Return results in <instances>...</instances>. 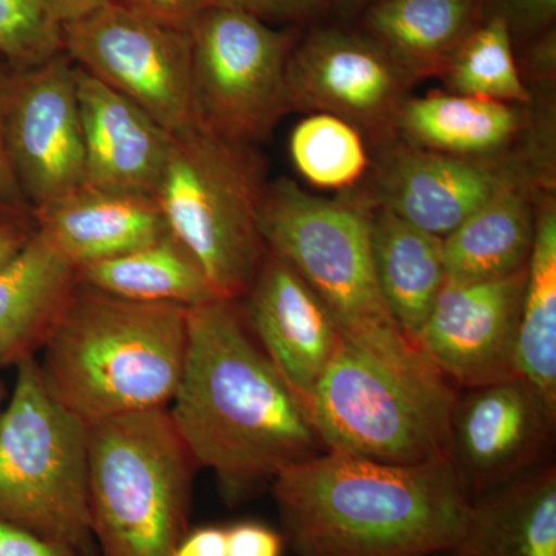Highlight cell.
I'll list each match as a JSON object with an SVG mask.
<instances>
[{
    "instance_id": "6da1fadb",
    "label": "cell",
    "mask_w": 556,
    "mask_h": 556,
    "mask_svg": "<svg viewBox=\"0 0 556 556\" xmlns=\"http://www.w3.org/2000/svg\"><path fill=\"white\" fill-rule=\"evenodd\" d=\"M167 413L193 463L215 475L229 506L327 452L308 409L233 300L215 298L188 308L185 368Z\"/></svg>"
},
{
    "instance_id": "7a4b0ae2",
    "label": "cell",
    "mask_w": 556,
    "mask_h": 556,
    "mask_svg": "<svg viewBox=\"0 0 556 556\" xmlns=\"http://www.w3.org/2000/svg\"><path fill=\"white\" fill-rule=\"evenodd\" d=\"M270 486L295 556L447 555L471 503L450 459L401 466L325 452Z\"/></svg>"
},
{
    "instance_id": "3957f363",
    "label": "cell",
    "mask_w": 556,
    "mask_h": 556,
    "mask_svg": "<svg viewBox=\"0 0 556 556\" xmlns=\"http://www.w3.org/2000/svg\"><path fill=\"white\" fill-rule=\"evenodd\" d=\"M188 351V308L78 283L38 361L50 396L87 426L169 407Z\"/></svg>"
},
{
    "instance_id": "277c9868",
    "label": "cell",
    "mask_w": 556,
    "mask_h": 556,
    "mask_svg": "<svg viewBox=\"0 0 556 556\" xmlns=\"http://www.w3.org/2000/svg\"><path fill=\"white\" fill-rule=\"evenodd\" d=\"M457 393L428 357L397 361L342 338L308 413L327 452L408 466L450 459Z\"/></svg>"
},
{
    "instance_id": "5b68a950",
    "label": "cell",
    "mask_w": 556,
    "mask_h": 556,
    "mask_svg": "<svg viewBox=\"0 0 556 556\" xmlns=\"http://www.w3.org/2000/svg\"><path fill=\"white\" fill-rule=\"evenodd\" d=\"M260 230L331 311L348 342L397 361L426 357L391 317L372 266L369 207L357 193L321 199L288 178L268 182Z\"/></svg>"
},
{
    "instance_id": "8992f818",
    "label": "cell",
    "mask_w": 556,
    "mask_h": 556,
    "mask_svg": "<svg viewBox=\"0 0 556 556\" xmlns=\"http://www.w3.org/2000/svg\"><path fill=\"white\" fill-rule=\"evenodd\" d=\"M265 164L251 144L206 126L172 135L155 199L169 232L219 299L239 302L268 254L260 230Z\"/></svg>"
},
{
    "instance_id": "52a82bcc",
    "label": "cell",
    "mask_w": 556,
    "mask_h": 556,
    "mask_svg": "<svg viewBox=\"0 0 556 556\" xmlns=\"http://www.w3.org/2000/svg\"><path fill=\"white\" fill-rule=\"evenodd\" d=\"M197 468L167 408L89 426V510L97 552L175 556L190 529Z\"/></svg>"
},
{
    "instance_id": "ba28073f",
    "label": "cell",
    "mask_w": 556,
    "mask_h": 556,
    "mask_svg": "<svg viewBox=\"0 0 556 556\" xmlns=\"http://www.w3.org/2000/svg\"><path fill=\"white\" fill-rule=\"evenodd\" d=\"M0 413V519L61 551L94 556L89 510V426L50 396L38 358L16 367Z\"/></svg>"
},
{
    "instance_id": "9c48e42d",
    "label": "cell",
    "mask_w": 556,
    "mask_h": 556,
    "mask_svg": "<svg viewBox=\"0 0 556 556\" xmlns=\"http://www.w3.org/2000/svg\"><path fill=\"white\" fill-rule=\"evenodd\" d=\"M299 28H276L243 11L208 5L190 27L201 124L243 144L269 137L292 112L287 65Z\"/></svg>"
},
{
    "instance_id": "30bf717a",
    "label": "cell",
    "mask_w": 556,
    "mask_h": 556,
    "mask_svg": "<svg viewBox=\"0 0 556 556\" xmlns=\"http://www.w3.org/2000/svg\"><path fill=\"white\" fill-rule=\"evenodd\" d=\"M62 40L78 67L135 102L170 135L200 126L190 28L108 0L62 25Z\"/></svg>"
},
{
    "instance_id": "8fae6325",
    "label": "cell",
    "mask_w": 556,
    "mask_h": 556,
    "mask_svg": "<svg viewBox=\"0 0 556 556\" xmlns=\"http://www.w3.org/2000/svg\"><path fill=\"white\" fill-rule=\"evenodd\" d=\"M287 87L292 112L338 116L380 149L396 141L412 86L357 27L311 25L289 54Z\"/></svg>"
},
{
    "instance_id": "7c38bea8",
    "label": "cell",
    "mask_w": 556,
    "mask_h": 556,
    "mask_svg": "<svg viewBox=\"0 0 556 556\" xmlns=\"http://www.w3.org/2000/svg\"><path fill=\"white\" fill-rule=\"evenodd\" d=\"M5 137L33 212L84 185L86 153L76 64L65 51L38 67L10 70Z\"/></svg>"
},
{
    "instance_id": "4fadbf2b",
    "label": "cell",
    "mask_w": 556,
    "mask_h": 556,
    "mask_svg": "<svg viewBox=\"0 0 556 556\" xmlns=\"http://www.w3.org/2000/svg\"><path fill=\"white\" fill-rule=\"evenodd\" d=\"M556 404L522 376L457 393L448 457L471 497L546 463Z\"/></svg>"
},
{
    "instance_id": "5bb4252c",
    "label": "cell",
    "mask_w": 556,
    "mask_h": 556,
    "mask_svg": "<svg viewBox=\"0 0 556 556\" xmlns=\"http://www.w3.org/2000/svg\"><path fill=\"white\" fill-rule=\"evenodd\" d=\"M515 178L533 181L519 161L460 159L396 139L379 149L357 195L368 206L445 239Z\"/></svg>"
},
{
    "instance_id": "9a60e30c",
    "label": "cell",
    "mask_w": 556,
    "mask_h": 556,
    "mask_svg": "<svg viewBox=\"0 0 556 556\" xmlns=\"http://www.w3.org/2000/svg\"><path fill=\"white\" fill-rule=\"evenodd\" d=\"M525 269L482 281L445 278L420 346L455 388L489 386L517 375L515 356Z\"/></svg>"
},
{
    "instance_id": "2e32d148",
    "label": "cell",
    "mask_w": 556,
    "mask_h": 556,
    "mask_svg": "<svg viewBox=\"0 0 556 556\" xmlns=\"http://www.w3.org/2000/svg\"><path fill=\"white\" fill-rule=\"evenodd\" d=\"M241 300L249 331L308 409L342 340L331 311L291 266L269 251Z\"/></svg>"
},
{
    "instance_id": "e0dca14e",
    "label": "cell",
    "mask_w": 556,
    "mask_h": 556,
    "mask_svg": "<svg viewBox=\"0 0 556 556\" xmlns=\"http://www.w3.org/2000/svg\"><path fill=\"white\" fill-rule=\"evenodd\" d=\"M84 185L155 199L172 135L149 113L76 65Z\"/></svg>"
},
{
    "instance_id": "ac0fdd59",
    "label": "cell",
    "mask_w": 556,
    "mask_h": 556,
    "mask_svg": "<svg viewBox=\"0 0 556 556\" xmlns=\"http://www.w3.org/2000/svg\"><path fill=\"white\" fill-rule=\"evenodd\" d=\"M33 222L76 268L119 257L169 233L153 197L109 192L87 185L33 212Z\"/></svg>"
},
{
    "instance_id": "d6986e66",
    "label": "cell",
    "mask_w": 556,
    "mask_h": 556,
    "mask_svg": "<svg viewBox=\"0 0 556 556\" xmlns=\"http://www.w3.org/2000/svg\"><path fill=\"white\" fill-rule=\"evenodd\" d=\"M78 283L75 263L35 228L0 269V367L38 356Z\"/></svg>"
},
{
    "instance_id": "ffe728a7",
    "label": "cell",
    "mask_w": 556,
    "mask_h": 556,
    "mask_svg": "<svg viewBox=\"0 0 556 556\" xmlns=\"http://www.w3.org/2000/svg\"><path fill=\"white\" fill-rule=\"evenodd\" d=\"M448 556H556V468L544 463L471 497Z\"/></svg>"
},
{
    "instance_id": "44dd1931",
    "label": "cell",
    "mask_w": 556,
    "mask_h": 556,
    "mask_svg": "<svg viewBox=\"0 0 556 556\" xmlns=\"http://www.w3.org/2000/svg\"><path fill=\"white\" fill-rule=\"evenodd\" d=\"M481 21V0H376L357 14V28L413 86L441 76Z\"/></svg>"
},
{
    "instance_id": "7402d4cb",
    "label": "cell",
    "mask_w": 556,
    "mask_h": 556,
    "mask_svg": "<svg viewBox=\"0 0 556 556\" xmlns=\"http://www.w3.org/2000/svg\"><path fill=\"white\" fill-rule=\"evenodd\" d=\"M515 178L444 239L445 278L482 281L525 269L535 240L538 192Z\"/></svg>"
},
{
    "instance_id": "603a6c76",
    "label": "cell",
    "mask_w": 556,
    "mask_h": 556,
    "mask_svg": "<svg viewBox=\"0 0 556 556\" xmlns=\"http://www.w3.org/2000/svg\"><path fill=\"white\" fill-rule=\"evenodd\" d=\"M526 105L433 91L408 98L397 119V139L415 148L471 160H506L529 126Z\"/></svg>"
},
{
    "instance_id": "cb8c5ba5",
    "label": "cell",
    "mask_w": 556,
    "mask_h": 556,
    "mask_svg": "<svg viewBox=\"0 0 556 556\" xmlns=\"http://www.w3.org/2000/svg\"><path fill=\"white\" fill-rule=\"evenodd\" d=\"M369 207L372 266L391 317L420 346L424 328L445 281L444 239Z\"/></svg>"
},
{
    "instance_id": "d4e9b609",
    "label": "cell",
    "mask_w": 556,
    "mask_h": 556,
    "mask_svg": "<svg viewBox=\"0 0 556 556\" xmlns=\"http://www.w3.org/2000/svg\"><path fill=\"white\" fill-rule=\"evenodd\" d=\"M78 280L134 302L174 303L190 308L217 298L200 263L170 232L119 257L79 266Z\"/></svg>"
},
{
    "instance_id": "484cf974",
    "label": "cell",
    "mask_w": 556,
    "mask_h": 556,
    "mask_svg": "<svg viewBox=\"0 0 556 556\" xmlns=\"http://www.w3.org/2000/svg\"><path fill=\"white\" fill-rule=\"evenodd\" d=\"M515 369L556 404V206L551 190L538 192L535 240L527 263Z\"/></svg>"
},
{
    "instance_id": "4316f807",
    "label": "cell",
    "mask_w": 556,
    "mask_h": 556,
    "mask_svg": "<svg viewBox=\"0 0 556 556\" xmlns=\"http://www.w3.org/2000/svg\"><path fill=\"white\" fill-rule=\"evenodd\" d=\"M441 78L450 93L515 105L533 101L519 72L514 40L497 17L479 22L452 54Z\"/></svg>"
},
{
    "instance_id": "83f0119b",
    "label": "cell",
    "mask_w": 556,
    "mask_h": 556,
    "mask_svg": "<svg viewBox=\"0 0 556 556\" xmlns=\"http://www.w3.org/2000/svg\"><path fill=\"white\" fill-rule=\"evenodd\" d=\"M289 150L300 175L321 189L353 190L371 164L361 131L327 113H311L300 121Z\"/></svg>"
},
{
    "instance_id": "f1b7e54d",
    "label": "cell",
    "mask_w": 556,
    "mask_h": 556,
    "mask_svg": "<svg viewBox=\"0 0 556 556\" xmlns=\"http://www.w3.org/2000/svg\"><path fill=\"white\" fill-rule=\"evenodd\" d=\"M62 51V25L42 0H0V58L11 70L38 67Z\"/></svg>"
},
{
    "instance_id": "f546056e",
    "label": "cell",
    "mask_w": 556,
    "mask_h": 556,
    "mask_svg": "<svg viewBox=\"0 0 556 556\" xmlns=\"http://www.w3.org/2000/svg\"><path fill=\"white\" fill-rule=\"evenodd\" d=\"M481 17L503 21L517 49L555 28L556 0H481Z\"/></svg>"
},
{
    "instance_id": "4dcf8cb0",
    "label": "cell",
    "mask_w": 556,
    "mask_h": 556,
    "mask_svg": "<svg viewBox=\"0 0 556 556\" xmlns=\"http://www.w3.org/2000/svg\"><path fill=\"white\" fill-rule=\"evenodd\" d=\"M208 5L243 11L266 24L316 25L340 11V0H208Z\"/></svg>"
},
{
    "instance_id": "1f68e13d",
    "label": "cell",
    "mask_w": 556,
    "mask_h": 556,
    "mask_svg": "<svg viewBox=\"0 0 556 556\" xmlns=\"http://www.w3.org/2000/svg\"><path fill=\"white\" fill-rule=\"evenodd\" d=\"M9 70L0 68V217L33 222V208L22 192L16 172L11 163L5 137V97Z\"/></svg>"
},
{
    "instance_id": "d6a6232c",
    "label": "cell",
    "mask_w": 556,
    "mask_h": 556,
    "mask_svg": "<svg viewBox=\"0 0 556 556\" xmlns=\"http://www.w3.org/2000/svg\"><path fill=\"white\" fill-rule=\"evenodd\" d=\"M228 556H283V533L255 519H243L226 527Z\"/></svg>"
},
{
    "instance_id": "836d02e7",
    "label": "cell",
    "mask_w": 556,
    "mask_h": 556,
    "mask_svg": "<svg viewBox=\"0 0 556 556\" xmlns=\"http://www.w3.org/2000/svg\"><path fill=\"white\" fill-rule=\"evenodd\" d=\"M179 28L192 27L208 0H112Z\"/></svg>"
},
{
    "instance_id": "e575fe53",
    "label": "cell",
    "mask_w": 556,
    "mask_h": 556,
    "mask_svg": "<svg viewBox=\"0 0 556 556\" xmlns=\"http://www.w3.org/2000/svg\"><path fill=\"white\" fill-rule=\"evenodd\" d=\"M521 53L518 67L526 65L527 76L538 83H554L556 68V27L517 47ZM515 49V50H517Z\"/></svg>"
},
{
    "instance_id": "d590c367",
    "label": "cell",
    "mask_w": 556,
    "mask_h": 556,
    "mask_svg": "<svg viewBox=\"0 0 556 556\" xmlns=\"http://www.w3.org/2000/svg\"><path fill=\"white\" fill-rule=\"evenodd\" d=\"M70 552L61 551L42 538L33 535L28 530L0 519V556H65Z\"/></svg>"
},
{
    "instance_id": "8d00e7d4",
    "label": "cell",
    "mask_w": 556,
    "mask_h": 556,
    "mask_svg": "<svg viewBox=\"0 0 556 556\" xmlns=\"http://www.w3.org/2000/svg\"><path fill=\"white\" fill-rule=\"evenodd\" d=\"M175 556H228V532L225 526L190 527L179 541Z\"/></svg>"
},
{
    "instance_id": "74e56055",
    "label": "cell",
    "mask_w": 556,
    "mask_h": 556,
    "mask_svg": "<svg viewBox=\"0 0 556 556\" xmlns=\"http://www.w3.org/2000/svg\"><path fill=\"white\" fill-rule=\"evenodd\" d=\"M35 228V223L0 217V269L20 254Z\"/></svg>"
},
{
    "instance_id": "f35d334b",
    "label": "cell",
    "mask_w": 556,
    "mask_h": 556,
    "mask_svg": "<svg viewBox=\"0 0 556 556\" xmlns=\"http://www.w3.org/2000/svg\"><path fill=\"white\" fill-rule=\"evenodd\" d=\"M42 2L51 16L64 25L86 16L108 0H42Z\"/></svg>"
},
{
    "instance_id": "ab89813d",
    "label": "cell",
    "mask_w": 556,
    "mask_h": 556,
    "mask_svg": "<svg viewBox=\"0 0 556 556\" xmlns=\"http://www.w3.org/2000/svg\"><path fill=\"white\" fill-rule=\"evenodd\" d=\"M372 2H376V0H340V11L350 14V16H353V14L357 16L365 7Z\"/></svg>"
},
{
    "instance_id": "60d3db41",
    "label": "cell",
    "mask_w": 556,
    "mask_h": 556,
    "mask_svg": "<svg viewBox=\"0 0 556 556\" xmlns=\"http://www.w3.org/2000/svg\"><path fill=\"white\" fill-rule=\"evenodd\" d=\"M3 399H5V387H3L2 380H0V413H2Z\"/></svg>"
},
{
    "instance_id": "b9f144b4",
    "label": "cell",
    "mask_w": 556,
    "mask_h": 556,
    "mask_svg": "<svg viewBox=\"0 0 556 556\" xmlns=\"http://www.w3.org/2000/svg\"><path fill=\"white\" fill-rule=\"evenodd\" d=\"M65 556H76V555H73V554H65Z\"/></svg>"
}]
</instances>
